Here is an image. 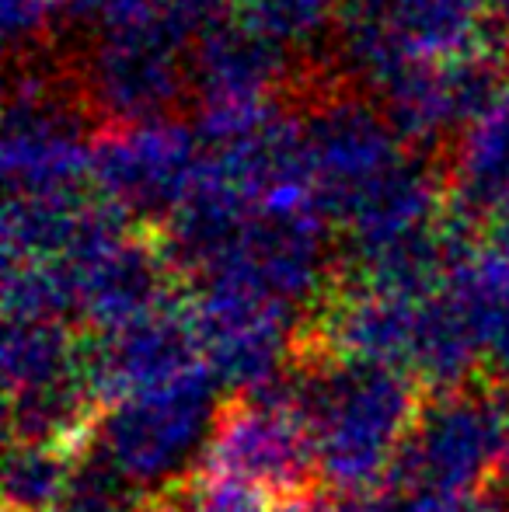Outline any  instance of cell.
<instances>
[{"label":"cell","instance_id":"obj_24","mask_svg":"<svg viewBox=\"0 0 509 512\" xmlns=\"http://www.w3.org/2000/svg\"><path fill=\"white\" fill-rule=\"evenodd\" d=\"M485 32L496 49H509V0H485Z\"/></svg>","mask_w":509,"mask_h":512},{"label":"cell","instance_id":"obj_18","mask_svg":"<svg viewBox=\"0 0 509 512\" xmlns=\"http://www.w3.org/2000/svg\"><path fill=\"white\" fill-rule=\"evenodd\" d=\"M447 293L457 300L475 331L489 380L509 394V265L478 248L454 269Z\"/></svg>","mask_w":509,"mask_h":512},{"label":"cell","instance_id":"obj_7","mask_svg":"<svg viewBox=\"0 0 509 512\" xmlns=\"http://www.w3.org/2000/svg\"><path fill=\"white\" fill-rule=\"evenodd\" d=\"M206 175V143L192 119L105 126L91 147V192L129 223L161 227Z\"/></svg>","mask_w":509,"mask_h":512},{"label":"cell","instance_id":"obj_14","mask_svg":"<svg viewBox=\"0 0 509 512\" xmlns=\"http://www.w3.org/2000/svg\"><path fill=\"white\" fill-rule=\"evenodd\" d=\"M129 223L91 189L7 196L4 262H70Z\"/></svg>","mask_w":509,"mask_h":512},{"label":"cell","instance_id":"obj_16","mask_svg":"<svg viewBox=\"0 0 509 512\" xmlns=\"http://www.w3.org/2000/svg\"><path fill=\"white\" fill-rule=\"evenodd\" d=\"M231 14L234 0H70V18L95 39L147 35L185 53Z\"/></svg>","mask_w":509,"mask_h":512},{"label":"cell","instance_id":"obj_3","mask_svg":"<svg viewBox=\"0 0 509 512\" xmlns=\"http://www.w3.org/2000/svg\"><path fill=\"white\" fill-rule=\"evenodd\" d=\"M332 46L349 88L374 95L408 63L447 60L492 42L485 0H342Z\"/></svg>","mask_w":509,"mask_h":512},{"label":"cell","instance_id":"obj_6","mask_svg":"<svg viewBox=\"0 0 509 512\" xmlns=\"http://www.w3.org/2000/svg\"><path fill=\"white\" fill-rule=\"evenodd\" d=\"M88 105L81 91L67 88L46 70H14L7 81L4 105V182L7 196H39V192L91 189Z\"/></svg>","mask_w":509,"mask_h":512},{"label":"cell","instance_id":"obj_22","mask_svg":"<svg viewBox=\"0 0 509 512\" xmlns=\"http://www.w3.org/2000/svg\"><path fill=\"white\" fill-rule=\"evenodd\" d=\"M53 512H147L129 481L119 478L109 464H102L98 457H81L77 460L74 481H70L67 495L60 499V506Z\"/></svg>","mask_w":509,"mask_h":512},{"label":"cell","instance_id":"obj_17","mask_svg":"<svg viewBox=\"0 0 509 512\" xmlns=\"http://www.w3.org/2000/svg\"><path fill=\"white\" fill-rule=\"evenodd\" d=\"M88 377V338L67 321H4L7 398Z\"/></svg>","mask_w":509,"mask_h":512},{"label":"cell","instance_id":"obj_1","mask_svg":"<svg viewBox=\"0 0 509 512\" xmlns=\"http://www.w3.org/2000/svg\"><path fill=\"white\" fill-rule=\"evenodd\" d=\"M290 391L311 429L321 485L346 499L381 492L391 481L401 443L426 401L408 373L321 352L290 373Z\"/></svg>","mask_w":509,"mask_h":512},{"label":"cell","instance_id":"obj_9","mask_svg":"<svg viewBox=\"0 0 509 512\" xmlns=\"http://www.w3.org/2000/svg\"><path fill=\"white\" fill-rule=\"evenodd\" d=\"M189 317L203 352V366L234 398L276 387L293 373L300 338L290 310L234 286H196Z\"/></svg>","mask_w":509,"mask_h":512},{"label":"cell","instance_id":"obj_23","mask_svg":"<svg viewBox=\"0 0 509 512\" xmlns=\"http://www.w3.org/2000/svg\"><path fill=\"white\" fill-rule=\"evenodd\" d=\"M4 42L11 56L32 63V53L46 49L70 18V0H0Z\"/></svg>","mask_w":509,"mask_h":512},{"label":"cell","instance_id":"obj_26","mask_svg":"<svg viewBox=\"0 0 509 512\" xmlns=\"http://www.w3.org/2000/svg\"><path fill=\"white\" fill-rule=\"evenodd\" d=\"M499 488H503V502H506V509H509V443H506V453H503V464H499Z\"/></svg>","mask_w":509,"mask_h":512},{"label":"cell","instance_id":"obj_21","mask_svg":"<svg viewBox=\"0 0 509 512\" xmlns=\"http://www.w3.org/2000/svg\"><path fill=\"white\" fill-rule=\"evenodd\" d=\"M342 0H234V14L290 49H304L335 28Z\"/></svg>","mask_w":509,"mask_h":512},{"label":"cell","instance_id":"obj_8","mask_svg":"<svg viewBox=\"0 0 509 512\" xmlns=\"http://www.w3.org/2000/svg\"><path fill=\"white\" fill-rule=\"evenodd\" d=\"M332 223L314 209H252L231 248L192 286H234L290 314L325 304L335 290Z\"/></svg>","mask_w":509,"mask_h":512},{"label":"cell","instance_id":"obj_5","mask_svg":"<svg viewBox=\"0 0 509 512\" xmlns=\"http://www.w3.org/2000/svg\"><path fill=\"white\" fill-rule=\"evenodd\" d=\"M509 443V394L496 384H468L426 394L391 471V488L475 495L499 474Z\"/></svg>","mask_w":509,"mask_h":512},{"label":"cell","instance_id":"obj_19","mask_svg":"<svg viewBox=\"0 0 509 512\" xmlns=\"http://www.w3.org/2000/svg\"><path fill=\"white\" fill-rule=\"evenodd\" d=\"M77 460L70 446L11 439L4 464L7 512H53L74 481Z\"/></svg>","mask_w":509,"mask_h":512},{"label":"cell","instance_id":"obj_12","mask_svg":"<svg viewBox=\"0 0 509 512\" xmlns=\"http://www.w3.org/2000/svg\"><path fill=\"white\" fill-rule=\"evenodd\" d=\"M77 91L105 126L171 119L192 98L189 53L147 35L95 39L77 70Z\"/></svg>","mask_w":509,"mask_h":512},{"label":"cell","instance_id":"obj_15","mask_svg":"<svg viewBox=\"0 0 509 512\" xmlns=\"http://www.w3.org/2000/svg\"><path fill=\"white\" fill-rule=\"evenodd\" d=\"M450 209L468 227L485 230L509 220V81L489 112L450 147Z\"/></svg>","mask_w":509,"mask_h":512},{"label":"cell","instance_id":"obj_4","mask_svg":"<svg viewBox=\"0 0 509 512\" xmlns=\"http://www.w3.org/2000/svg\"><path fill=\"white\" fill-rule=\"evenodd\" d=\"M199 478L241 488L276 506H300L321 485L314 439L290 391V377L276 387L231 398L199 464Z\"/></svg>","mask_w":509,"mask_h":512},{"label":"cell","instance_id":"obj_2","mask_svg":"<svg viewBox=\"0 0 509 512\" xmlns=\"http://www.w3.org/2000/svg\"><path fill=\"white\" fill-rule=\"evenodd\" d=\"M224 411V387L206 366L175 384L102 408L91 429V457L109 464L136 492L168 495L196 478V464Z\"/></svg>","mask_w":509,"mask_h":512},{"label":"cell","instance_id":"obj_20","mask_svg":"<svg viewBox=\"0 0 509 512\" xmlns=\"http://www.w3.org/2000/svg\"><path fill=\"white\" fill-rule=\"evenodd\" d=\"M7 321H67L74 317V290L56 262H4Z\"/></svg>","mask_w":509,"mask_h":512},{"label":"cell","instance_id":"obj_10","mask_svg":"<svg viewBox=\"0 0 509 512\" xmlns=\"http://www.w3.org/2000/svg\"><path fill=\"white\" fill-rule=\"evenodd\" d=\"M503 49H471L447 60H415L374 91L398 136L412 150L429 154L443 140H461L506 88Z\"/></svg>","mask_w":509,"mask_h":512},{"label":"cell","instance_id":"obj_25","mask_svg":"<svg viewBox=\"0 0 509 512\" xmlns=\"http://www.w3.org/2000/svg\"><path fill=\"white\" fill-rule=\"evenodd\" d=\"M485 251H489V255H496L503 265H509V220L489 227V244H485Z\"/></svg>","mask_w":509,"mask_h":512},{"label":"cell","instance_id":"obj_11","mask_svg":"<svg viewBox=\"0 0 509 512\" xmlns=\"http://www.w3.org/2000/svg\"><path fill=\"white\" fill-rule=\"evenodd\" d=\"M74 290V317L91 335H112L129 324L175 307L178 272L171 269L157 234L123 227L63 262Z\"/></svg>","mask_w":509,"mask_h":512},{"label":"cell","instance_id":"obj_13","mask_svg":"<svg viewBox=\"0 0 509 512\" xmlns=\"http://www.w3.org/2000/svg\"><path fill=\"white\" fill-rule=\"evenodd\" d=\"M199 366H203V352H199L185 300L123 331L88 338V373L102 408L175 384Z\"/></svg>","mask_w":509,"mask_h":512}]
</instances>
